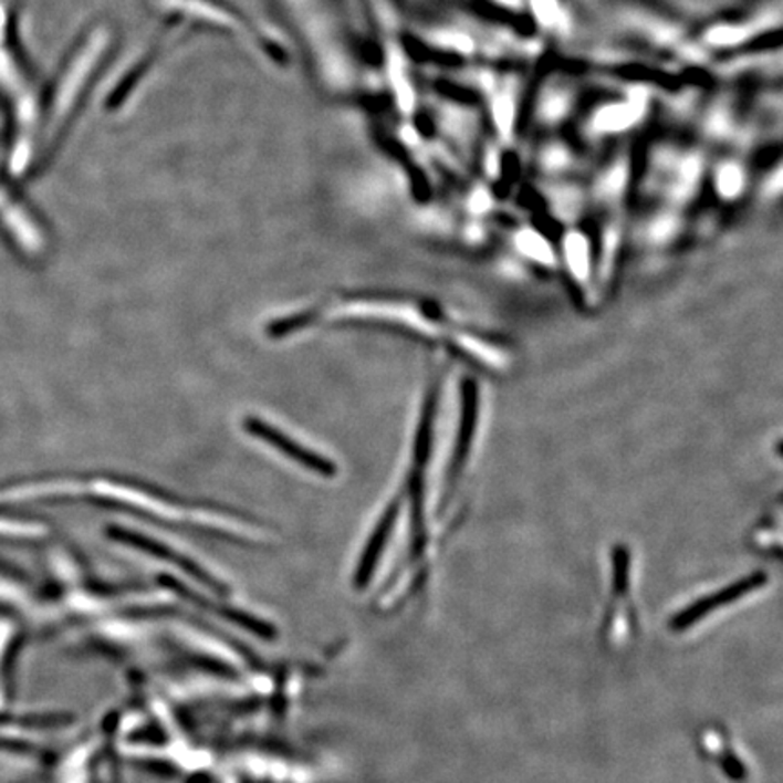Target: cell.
<instances>
[{
  "label": "cell",
  "instance_id": "cell-1",
  "mask_svg": "<svg viewBox=\"0 0 783 783\" xmlns=\"http://www.w3.org/2000/svg\"><path fill=\"white\" fill-rule=\"evenodd\" d=\"M328 316L401 328L410 336L441 345L452 352V356L488 374L504 376L515 367V354L510 343L493 336L492 332L461 322L437 303L397 297H362L332 309Z\"/></svg>",
  "mask_w": 783,
  "mask_h": 783
},
{
  "label": "cell",
  "instance_id": "cell-2",
  "mask_svg": "<svg viewBox=\"0 0 783 783\" xmlns=\"http://www.w3.org/2000/svg\"><path fill=\"white\" fill-rule=\"evenodd\" d=\"M479 421H481V396L472 379H462L457 390L456 422L448 445V456L432 490V507L447 515L464 490L468 468L472 461L473 448L478 445Z\"/></svg>",
  "mask_w": 783,
  "mask_h": 783
},
{
  "label": "cell",
  "instance_id": "cell-3",
  "mask_svg": "<svg viewBox=\"0 0 783 783\" xmlns=\"http://www.w3.org/2000/svg\"><path fill=\"white\" fill-rule=\"evenodd\" d=\"M243 428H246V432L251 434V437L265 442L267 447H271L274 452L285 457L289 461L296 462L297 467H302L303 470L323 476V478L336 476V462L323 453L314 452L311 447H306L302 441L283 432L282 428L274 427L267 419L246 417Z\"/></svg>",
  "mask_w": 783,
  "mask_h": 783
},
{
  "label": "cell",
  "instance_id": "cell-4",
  "mask_svg": "<svg viewBox=\"0 0 783 783\" xmlns=\"http://www.w3.org/2000/svg\"><path fill=\"white\" fill-rule=\"evenodd\" d=\"M113 535H115V539L118 537L122 543L135 546L136 550H142V552L152 555V557L160 558L164 563L175 564L180 572L195 578L196 583H200L212 595L226 597V593L229 592V587H227L226 583H221L220 577L217 578V575H212L200 563H196L191 557L181 555L178 550H173L171 546H166V544L158 543L155 539L140 535V533L133 532V530H124V528H115Z\"/></svg>",
  "mask_w": 783,
  "mask_h": 783
},
{
  "label": "cell",
  "instance_id": "cell-5",
  "mask_svg": "<svg viewBox=\"0 0 783 783\" xmlns=\"http://www.w3.org/2000/svg\"><path fill=\"white\" fill-rule=\"evenodd\" d=\"M765 584H768V575L763 572H754L748 575V577L739 578V581H734L733 584L718 589L713 595H706V597L698 598L695 603L689 604L688 608H683L682 612L677 613L674 620H671V628H674L675 631H683V629L691 628L698 620L708 617L709 613H713L714 609L720 608V606L737 603L740 598L745 597L749 593L756 592V589L765 586Z\"/></svg>",
  "mask_w": 783,
  "mask_h": 783
},
{
  "label": "cell",
  "instance_id": "cell-6",
  "mask_svg": "<svg viewBox=\"0 0 783 783\" xmlns=\"http://www.w3.org/2000/svg\"><path fill=\"white\" fill-rule=\"evenodd\" d=\"M644 95H633L631 101L626 104H615V106L604 107L595 116V127L603 133H618L628 129L633 122H637L643 113Z\"/></svg>",
  "mask_w": 783,
  "mask_h": 783
},
{
  "label": "cell",
  "instance_id": "cell-7",
  "mask_svg": "<svg viewBox=\"0 0 783 783\" xmlns=\"http://www.w3.org/2000/svg\"><path fill=\"white\" fill-rule=\"evenodd\" d=\"M564 252H566L567 269L575 280H584L592 272V252L589 243L581 232H572L564 240Z\"/></svg>",
  "mask_w": 783,
  "mask_h": 783
},
{
  "label": "cell",
  "instance_id": "cell-8",
  "mask_svg": "<svg viewBox=\"0 0 783 783\" xmlns=\"http://www.w3.org/2000/svg\"><path fill=\"white\" fill-rule=\"evenodd\" d=\"M631 553L626 544H618L613 550V589L618 595L628 592Z\"/></svg>",
  "mask_w": 783,
  "mask_h": 783
},
{
  "label": "cell",
  "instance_id": "cell-9",
  "mask_svg": "<svg viewBox=\"0 0 783 783\" xmlns=\"http://www.w3.org/2000/svg\"><path fill=\"white\" fill-rule=\"evenodd\" d=\"M518 246L521 252L533 260L550 261L553 258L546 241L543 237H539L537 232L522 231L518 237Z\"/></svg>",
  "mask_w": 783,
  "mask_h": 783
},
{
  "label": "cell",
  "instance_id": "cell-10",
  "mask_svg": "<svg viewBox=\"0 0 783 783\" xmlns=\"http://www.w3.org/2000/svg\"><path fill=\"white\" fill-rule=\"evenodd\" d=\"M717 186L720 195L725 196V198H733V196L740 195L743 187L742 169L739 166H734V164L723 166L718 171Z\"/></svg>",
  "mask_w": 783,
  "mask_h": 783
},
{
  "label": "cell",
  "instance_id": "cell-11",
  "mask_svg": "<svg viewBox=\"0 0 783 783\" xmlns=\"http://www.w3.org/2000/svg\"><path fill=\"white\" fill-rule=\"evenodd\" d=\"M532 8L539 21L544 25H555L561 21V8L557 0H532Z\"/></svg>",
  "mask_w": 783,
  "mask_h": 783
},
{
  "label": "cell",
  "instance_id": "cell-12",
  "mask_svg": "<svg viewBox=\"0 0 783 783\" xmlns=\"http://www.w3.org/2000/svg\"><path fill=\"white\" fill-rule=\"evenodd\" d=\"M493 118H495V124H498L502 135H508L510 129H512L513 124L512 102L504 98V96H502V98H498L495 104H493Z\"/></svg>",
  "mask_w": 783,
  "mask_h": 783
},
{
  "label": "cell",
  "instance_id": "cell-13",
  "mask_svg": "<svg viewBox=\"0 0 783 783\" xmlns=\"http://www.w3.org/2000/svg\"><path fill=\"white\" fill-rule=\"evenodd\" d=\"M742 39L743 31L740 28H717L709 33V41L717 45H733Z\"/></svg>",
  "mask_w": 783,
  "mask_h": 783
},
{
  "label": "cell",
  "instance_id": "cell-14",
  "mask_svg": "<svg viewBox=\"0 0 783 783\" xmlns=\"http://www.w3.org/2000/svg\"><path fill=\"white\" fill-rule=\"evenodd\" d=\"M723 773L728 774L733 782H742L748 779V769L743 765L742 760L737 759L734 754L728 753L722 759Z\"/></svg>",
  "mask_w": 783,
  "mask_h": 783
},
{
  "label": "cell",
  "instance_id": "cell-15",
  "mask_svg": "<svg viewBox=\"0 0 783 783\" xmlns=\"http://www.w3.org/2000/svg\"><path fill=\"white\" fill-rule=\"evenodd\" d=\"M698 175H700V160L698 158H688V160L683 161L682 186L686 189L693 186L695 181L698 180Z\"/></svg>",
  "mask_w": 783,
  "mask_h": 783
},
{
  "label": "cell",
  "instance_id": "cell-16",
  "mask_svg": "<svg viewBox=\"0 0 783 783\" xmlns=\"http://www.w3.org/2000/svg\"><path fill=\"white\" fill-rule=\"evenodd\" d=\"M441 44L450 45L453 50L459 51H472V41L468 36L459 35V33H445V35L439 36Z\"/></svg>",
  "mask_w": 783,
  "mask_h": 783
},
{
  "label": "cell",
  "instance_id": "cell-17",
  "mask_svg": "<svg viewBox=\"0 0 783 783\" xmlns=\"http://www.w3.org/2000/svg\"><path fill=\"white\" fill-rule=\"evenodd\" d=\"M624 184H626V171L623 167H617L609 173L608 180H606V191L617 192L623 189Z\"/></svg>",
  "mask_w": 783,
  "mask_h": 783
},
{
  "label": "cell",
  "instance_id": "cell-18",
  "mask_svg": "<svg viewBox=\"0 0 783 783\" xmlns=\"http://www.w3.org/2000/svg\"><path fill=\"white\" fill-rule=\"evenodd\" d=\"M564 111H566V101L561 98V96H555V98H550L544 106V115L547 118H561Z\"/></svg>",
  "mask_w": 783,
  "mask_h": 783
},
{
  "label": "cell",
  "instance_id": "cell-19",
  "mask_svg": "<svg viewBox=\"0 0 783 783\" xmlns=\"http://www.w3.org/2000/svg\"><path fill=\"white\" fill-rule=\"evenodd\" d=\"M470 207H472V211L476 212L487 211L488 207H490V196H488V192H476V195L472 196V200H470Z\"/></svg>",
  "mask_w": 783,
  "mask_h": 783
},
{
  "label": "cell",
  "instance_id": "cell-20",
  "mask_svg": "<svg viewBox=\"0 0 783 783\" xmlns=\"http://www.w3.org/2000/svg\"><path fill=\"white\" fill-rule=\"evenodd\" d=\"M566 160L567 155L563 152V149H552V152H550V155L546 156V164L550 167L564 166V164H566Z\"/></svg>",
  "mask_w": 783,
  "mask_h": 783
},
{
  "label": "cell",
  "instance_id": "cell-21",
  "mask_svg": "<svg viewBox=\"0 0 783 783\" xmlns=\"http://www.w3.org/2000/svg\"><path fill=\"white\" fill-rule=\"evenodd\" d=\"M501 4L518 6L519 0H499Z\"/></svg>",
  "mask_w": 783,
  "mask_h": 783
}]
</instances>
